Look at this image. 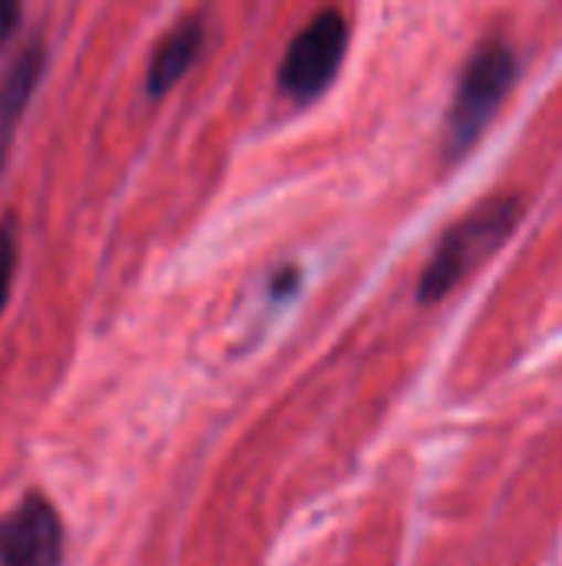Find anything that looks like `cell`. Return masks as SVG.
Segmentation results:
<instances>
[{
	"mask_svg": "<svg viewBox=\"0 0 562 566\" xmlns=\"http://www.w3.org/2000/svg\"><path fill=\"white\" fill-rule=\"evenodd\" d=\"M523 219V199L520 196H490L480 206H474L464 219H457L431 252L421 282L417 298L424 305L444 302L477 265H484L520 226Z\"/></svg>",
	"mask_w": 562,
	"mask_h": 566,
	"instance_id": "6da1fadb",
	"label": "cell"
},
{
	"mask_svg": "<svg viewBox=\"0 0 562 566\" xmlns=\"http://www.w3.org/2000/svg\"><path fill=\"white\" fill-rule=\"evenodd\" d=\"M517 73H520L517 53L500 36L484 40L470 53V60L460 70L447 119H444V159L447 163H457L487 133V126L500 113V103L513 90Z\"/></svg>",
	"mask_w": 562,
	"mask_h": 566,
	"instance_id": "7a4b0ae2",
	"label": "cell"
},
{
	"mask_svg": "<svg viewBox=\"0 0 562 566\" xmlns=\"http://www.w3.org/2000/svg\"><path fill=\"white\" fill-rule=\"evenodd\" d=\"M295 285H298V269H282V272L272 279V292H278V295H291Z\"/></svg>",
	"mask_w": 562,
	"mask_h": 566,
	"instance_id": "9c48e42d",
	"label": "cell"
},
{
	"mask_svg": "<svg viewBox=\"0 0 562 566\" xmlns=\"http://www.w3.org/2000/svg\"><path fill=\"white\" fill-rule=\"evenodd\" d=\"M17 252H20V242H17V216H3L0 219V312L10 298V285H13V275H17Z\"/></svg>",
	"mask_w": 562,
	"mask_h": 566,
	"instance_id": "52a82bcc",
	"label": "cell"
},
{
	"mask_svg": "<svg viewBox=\"0 0 562 566\" xmlns=\"http://www.w3.org/2000/svg\"><path fill=\"white\" fill-rule=\"evenodd\" d=\"M20 17H23V7L17 0H0V46L17 33Z\"/></svg>",
	"mask_w": 562,
	"mask_h": 566,
	"instance_id": "ba28073f",
	"label": "cell"
},
{
	"mask_svg": "<svg viewBox=\"0 0 562 566\" xmlns=\"http://www.w3.org/2000/svg\"><path fill=\"white\" fill-rule=\"evenodd\" d=\"M63 521L43 491L23 494V501L0 517V566H63Z\"/></svg>",
	"mask_w": 562,
	"mask_h": 566,
	"instance_id": "277c9868",
	"label": "cell"
},
{
	"mask_svg": "<svg viewBox=\"0 0 562 566\" xmlns=\"http://www.w3.org/2000/svg\"><path fill=\"white\" fill-rule=\"evenodd\" d=\"M43 70H46V43H43V36H33V40H26V46L20 50V56L10 63L7 76L0 80V169L10 156L17 123H20Z\"/></svg>",
	"mask_w": 562,
	"mask_h": 566,
	"instance_id": "5b68a950",
	"label": "cell"
},
{
	"mask_svg": "<svg viewBox=\"0 0 562 566\" xmlns=\"http://www.w3.org/2000/svg\"><path fill=\"white\" fill-rule=\"evenodd\" d=\"M348 50V20L341 10H321L315 13L288 43L282 66H278V86L288 99L298 106L318 99L331 80L338 76Z\"/></svg>",
	"mask_w": 562,
	"mask_h": 566,
	"instance_id": "3957f363",
	"label": "cell"
},
{
	"mask_svg": "<svg viewBox=\"0 0 562 566\" xmlns=\"http://www.w3.org/2000/svg\"><path fill=\"white\" fill-rule=\"evenodd\" d=\"M202 46H205V23L199 17L179 20L152 50L149 70H146L149 96H166L189 73V66L199 60Z\"/></svg>",
	"mask_w": 562,
	"mask_h": 566,
	"instance_id": "8992f818",
	"label": "cell"
}]
</instances>
